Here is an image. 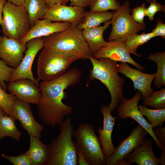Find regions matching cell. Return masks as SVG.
Wrapping results in <instances>:
<instances>
[{
    "label": "cell",
    "mask_w": 165,
    "mask_h": 165,
    "mask_svg": "<svg viewBox=\"0 0 165 165\" xmlns=\"http://www.w3.org/2000/svg\"><path fill=\"white\" fill-rule=\"evenodd\" d=\"M23 6L28 14L31 28L37 20L43 18L49 8L46 0H25Z\"/></svg>",
    "instance_id": "24"
},
{
    "label": "cell",
    "mask_w": 165,
    "mask_h": 165,
    "mask_svg": "<svg viewBox=\"0 0 165 165\" xmlns=\"http://www.w3.org/2000/svg\"><path fill=\"white\" fill-rule=\"evenodd\" d=\"M149 6L146 8L145 16L148 17L150 21L154 19L155 14L158 12L165 13V6L158 3L156 0H153L150 3Z\"/></svg>",
    "instance_id": "34"
},
{
    "label": "cell",
    "mask_w": 165,
    "mask_h": 165,
    "mask_svg": "<svg viewBox=\"0 0 165 165\" xmlns=\"http://www.w3.org/2000/svg\"><path fill=\"white\" fill-rule=\"evenodd\" d=\"M152 131L157 140L165 147V127H158L153 129Z\"/></svg>",
    "instance_id": "36"
},
{
    "label": "cell",
    "mask_w": 165,
    "mask_h": 165,
    "mask_svg": "<svg viewBox=\"0 0 165 165\" xmlns=\"http://www.w3.org/2000/svg\"><path fill=\"white\" fill-rule=\"evenodd\" d=\"M145 0L146 2L150 3L151 2L154 0Z\"/></svg>",
    "instance_id": "45"
},
{
    "label": "cell",
    "mask_w": 165,
    "mask_h": 165,
    "mask_svg": "<svg viewBox=\"0 0 165 165\" xmlns=\"http://www.w3.org/2000/svg\"><path fill=\"white\" fill-rule=\"evenodd\" d=\"M155 37L156 36L152 32L148 33L143 32L140 35L138 34V33H134L126 37L124 42L125 45L130 54H133L138 57H140L141 55L137 53L138 47Z\"/></svg>",
    "instance_id": "27"
},
{
    "label": "cell",
    "mask_w": 165,
    "mask_h": 165,
    "mask_svg": "<svg viewBox=\"0 0 165 165\" xmlns=\"http://www.w3.org/2000/svg\"><path fill=\"white\" fill-rule=\"evenodd\" d=\"M7 88L17 98L29 104H37L41 96L39 86L28 79L21 78L9 82Z\"/></svg>",
    "instance_id": "17"
},
{
    "label": "cell",
    "mask_w": 165,
    "mask_h": 165,
    "mask_svg": "<svg viewBox=\"0 0 165 165\" xmlns=\"http://www.w3.org/2000/svg\"><path fill=\"white\" fill-rule=\"evenodd\" d=\"M156 37L160 36L162 38H165V24L163 23L160 19H158L156 21V27L152 31Z\"/></svg>",
    "instance_id": "37"
},
{
    "label": "cell",
    "mask_w": 165,
    "mask_h": 165,
    "mask_svg": "<svg viewBox=\"0 0 165 165\" xmlns=\"http://www.w3.org/2000/svg\"><path fill=\"white\" fill-rule=\"evenodd\" d=\"M138 108L143 116L147 118L148 123L152 130L156 127L162 126L165 121V108L151 109L142 105H138Z\"/></svg>",
    "instance_id": "28"
},
{
    "label": "cell",
    "mask_w": 165,
    "mask_h": 165,
    "mask_svg": "<svg viewBox=\"0 0 165 165\" xmlns=\"http://www.w3.org/2000/svg\"><path fill=\"white\" fill-rule=\"evenodd\" d=\"M71 24L68 23L52 22L47 18L38 20L20 42L26 45L27 42L30 39L46 37L63 31L68 28Z\"/></svg>",
    "instance_id": "19"
},
{
    "label": "cell",
    "mask_w": 165,
    "mask_h": 165,
    "mask_svg": "<svg viewBox=\"0 0 165 165\" xmlns=\"http://www.w3.org/2000/svg\"><path fill=\"white\" fill-rule=\"evenodd\" d=\"M30 145L28 151L31 165H45L48 158L47 145L42 142L39 138L29 136Z\"/></svg>",
    "instance_id": "22"
},
{
    "label": "cell",
    "mask_w": 165,
    "mask_h": 165,
    "mask_svg": "<svg viewBox=\"0 0 165 165\" xmlns=\"http://www.w3.org/2000/svg\"><path fill=\"white\" fill-rule=\"evenodd\" d=\"M16 98L14 95L12 94L7 93L0 83V107L7 114L11 116H12Z\"/></svg>",
    "instance_id": "31"
},
{
    "label": "cell",
    "mask_w": 165,
    "mask_h": 165,
    "mask_svg": "<svg viewBox=\"0 0 165 165\" xmlns=\"http://www.w3.org/2000/svg\"><path fill=\"white\" fill-rule=\"evenodd\" d=\"M130 2L127 1L114 13L110 20L112 29L108 38L109 42L126 38L129 35L144 30L145 24L136 22L130 15Z\"/></svg>",
    "instance_id": "8"
},
{
    "label": "cell",
    "mask_w": 165,
    "mask_h": 165,
    "mask_svg": "<svg viewBox=\"0 0 165 165\" xmlns=\"http://www.w3.org/2000/svg\"><path fill=\"white\" fill-rule=\"evenodd\" d=\"M148 134L138 124L126 138L122 141L112 154L107 159L106 165H126L125 158L144 142Z\"/></svg>",
    "instance_id": "10"
},
{
    "label": "cell",
    "mask_w": 165,
    "mask_h": 165,
    "mask_svg": "<svg viewBox=\"0 0 165 165\" xmlns=\"http://www.w3.org/2000/svg\"><path fill=\"white\" fill-rule=\"evenodd\" d=\"M81 71L73 68L60 77L39 84L41 96L37 104L38 116L45 125L54 127L59 125L66 116L71 115L72 107L64 104V90L79 81Z\"/></svg>",
    "instance_id": "1"
},
{
    "label": "cell",
    "mask_w": 165,
    "mask_h": 165,
    "mask_svg": "<svg viewBox=\"0 0 165 165\" xmlns=\"http://www.w3.org/2000/svg\"><path fill=\"white\" fill-rule=\"evenodd\" d=\"M117 69L118 73L123 74L133 81L134 89L141 92L143 100L150 96L153 91L151 85L156 73H145L132 68L127 63L123 62L118 64Z\"/></svg>",
    "instance_id": "12"
},
{
    "label": "cell",
    "mask_w": 165,
    "mask_h": 165,
    "mask_svg": "<svg viewBox=\"0 0 165 165\" xmlns=\"http://www.w3.org/2000/svg\"><path fill=\"white\" fill-rule=\"evenodd\" d=\"M70 0H46V2L49 8L57 4L66 5Z\"/></svg>",
    "instance_id": "39"
},
{
    "label": "cell",
    "mask_w": 165,
    "mask_h": 165,
    "mask_svg": "<svg viewBox=\"0 0 165 165\" xmlns=\"http://www.w3.org/2000/svg\"><path fill=\"white\" fill-rule=\"evenodd\" d=\"M161 155L158 158L160 164L165 165V149L161 150Z\"/></svg>",
    "instance_id": "42"
},
{
    "label": "cell",
    "mask_w": 165,
    "mask_h": 165,
    "mask_svg": "<svg viewBox=\"0 0 165 165\" xmlns=\"http://www.w3.org/2000/svg\"><path fill=\"white\" fill-rule=\"evenodd\" d=\"M77 155L78 165H89L82 154L77 149Z\"/></svg>",
    "instance_id": "40"
},
{
    "label": "cell",
    "mask_w": 165,
    "mask_h": 165,
    "mask_svg": "<svg viewBox=\"0 0 165 165\" xmlns=\"http://www.w3.org/2000/svg\"><path fill=\"white\" fill-rule=\"evenodd\" d=\"M26 50V45L20 40L0 36V58L9 66L15 68L20 64Z\"/></svg>",
    "instance_id": "15"
},
{
    "label": "cell",
    "mask_w": 165,
    "mask_h": 165,
    "mask_svg": "<svg viewBox=\"0 0 165 165\" xmlns=\"http://www.w3.org/2000/svg\"><path fill=\"white\" fill-rule=\"evenodd\" d=\"M113 12H92L86 11L80 22L77 25L81 31L100 26L102 23L110 20Z\"/></svg>",
    "instance_id": "23"
},
{
    "label": "cell",
    "mask_w": 165,
    "mask_h": 165,
    "mask_svg": "<svg viewBox=\"0 0 165 165\" xmlns=\"http://www.w3.org/2000/svg\"><path fill=\"white\" fill-rule=\"evenodd\" d=\"M25 0H8V1L16 6H23Z\"/></svg>",
    "instance_id": "43"
},
{
    "label": "cell",
    "mask_w": 165,
    "mask_h": 165,
    "mask_svg": "<svg viewBox=\"0 0 165 165\" xmlns=\"http://www.w3.org/2000/svg\"><path fill=\"white\" fill-rule=\"evenodd\" d=\"M2 156L14 165H31L28 151L18 156H10L3 153Z\"/></svg>",
    "instance_id": "33"
},
{
    "label": "cell",
    "mask_w": 165,
    "mask_h": 165,
    "mask_svg": "<svg viewBox=\"0 0 165 165\" xmlns=\"http://www.w3.org/2000/svg\"><path fill=\"white\" fill-rule=\"evenodd\" d=\"M111 24L110 20L105 23L102 26L84 29L82 31L83 36L87 43L91 53L93 57L101 48L113 44L115 40L107 42L103 38L104 31Z\"/></svg>",
    "instance_id": "21"
},
{
    "label": "cell",
    "mask_w": 165,
    "mask_h": 165,
    "mask_svg": "<svg viewBox=\"0 0 165 165\" xmlns=\"http://www.w3.org/2000/svg\"><path fill=\"white\" fill-rule=\"evenodd\" d=\"M16 119L6 114L0 117V140L10 137L18 141L22 135L15 124Z\"/></svg>",
    "instance_id": "25"
},
{
    "label": "cell",
    "mask_w": 165,
    "mask_h": 165,
    "mask_svg": "<svg viewBox=\"0 0 165 165\" xmlns=\"http://www.w3.org/2000/svg\"><path fill=\"white\" fill-rule=\"evenodd\" d=\"M126 38L117 39L111 45L102 47L95 53L93 57L97 59L107 58L117 62L128 63L139 70L145 71V68L131 57L125 45Z\"/></svg>",
    "instance_id": "14"
},
{
    "label": "cell",
    "mask_w": 165,
    "mask_h": 165,
    "mask_svg": "<svg viewBox=\"0 0 165 165\" xmlns=\"http://www.w3.org/2000/svg\"><path fill=\"white\" fill-rule=\"evenodd\" d=\"M89 59L92 65L90 79L99 80L108 89L111 97L109 106L112 113L124 97L123 88L126 80L118 74L117 62L107 58L97 59L93 56Z\"/></svg>",
    "instance_id": "2"
},
{
    "label": "cell",
    "mask_w": 165,
    "mask_h": 165,
    "mask_svg": "<svg viewBox=\"0 0 165 165\" xmlns=\"http://www.w3.org/2000/svg\"><path fill=\"white\" fill-rule=\"evenodd\" d=\"M93 0H70V6H78L84 9L90 6Z\"/></svg>",
    "instance_id": "38"
},
{
    "label": "cell",
    "mask_w": 165,
    "mask_h": 165,
    "mask_svg": "<svg viewBox=\"0 0 165 165\" xmlns=\"http://www.w3.org/2000/svg\"><path fill=\"white\" fill-rule=\"evenodd\" d=\"M44 46L68 53L79 59L92 56L88 45L76 24L67 29L44 37Z\"/></svg>",
    "instance_id": "4"
},
{
    "label": "cell",
    "mask_w": 165,
    "mask_h": 165,
    "mask_svg": "<svg viewBox=\"0 0 165 165\" xmlns=\"http://www.w3.org/2000/svg\"><path fill=\"white\" fill-rule=\"evenodd\" d=\"M14 69L8 65L4 61L0 60V83L5 91L7 89L5 82H9Z\"/></svg>",
    "instance_id": "32"
},
{
    "label": "cell",
    "mask_w": 165,
    "mask_h": 165,
    "mask_svg": "<svg viewBox=\"0 0 165 165\" xmlns=\"http://www.w3.org/2000/svg\"><path fill=\"white\" fill-rule=\"evenodd\" d=\"M8 0H0V24L2 26V15L3 8Z\"/></svg>",
    "instance_id": "41"
},
{
    "label": "cell",
    "mask_w": 165,
    "mask_h": 165,
    "mask_svg": "<svg viewBox=\"0 0 165 165\" xmlns=\"http://www.w3.org/2000/svg\"><path fill=\"white\" fill-rule=\"evenodd\" d=\"M147 58L157 65V71L153 80V85L157 89H160L165 85V52L152 53Z\"/></svg>",
    "instance_id": "26"
},
{
    "label": "cell",
    "mask_w": 165,
    "mask_h": 165,
    "mask_svg": "<svg viewBox=\"0 0 165 165\" xmlns=\"http://www.w3.org/2000/svg\"><path fill=\"white\" fill-rule=\"evenodd\" d=\"M77 149L82 154L89 165H106L107 159L93 124H81L73 130Z\"/></svg>",
    "instance_id": "6"
},
{
    "label": "cell",
    "mask_w": 165,
    "mask_h": 165,
    "mask_svg": "<svg viewBox=\"0 0 165 165\" xmlns=\"http://www.w3.org/2000/svg\"><path fill=\"white\" fill-rule=\"evenodd\" d=\"M2 32L9 38L20 40L31 28L28 13L24 6H17L7 1L2 15Z\"/></svg>",
    "instance_id": "7"
},
{
    "label": "cell",
    "mask_w": 165,
    "mask_h": 165,
    "mask_svg": "<svg viewBox=\"0 0 165 165\" xmlns=\"http://www.w3.org/2000/svg\"><path fill=\"white\" fill-rule=\"evenodd\" d=\"M86 12L78 6L57 4L48 9L42 19L47 18L54 22L76 24L79 23Z\"/></svg>",
    "instance_id": "18"
},
{
    "label": "cell",
    "mask_w": 165,
    "mask_h": 165,
    "mask_svg": "<svg viewBox=\"0 0 165 165\" xmlns=\"http://www.w3.org/2000/svg\"><path fill=\"white\" fill-rule=\"evenodd\" d=\"M144 105L154 109L165 108V89L163 88L159 91H153L148 97L143 100Z\"/></svg>",
    "instance_id": "29"
},
{
    "label": "cell",
    "mask_w": 165,
    "mask_h": 165,
    "mask_svg": "<svg viewBox=\"0 0 165 165\" xmlns=\"http://www.w3.org/2000/svg\"><path fill=\"white\" fill-rule=\"evenodd\" d=\"M146 5L145 3L140 6H137L133 10L131 17L136 22L141 24H145L144 19L145 16Z\"/></svg>",
    "instance_id": "35"
},
{
    "label": "cell",
    "mask_w": 165,
    "mask_h": 165,
    "mask_svg": "<svg viewBox=\"0 0 165 165\" xmlns=\"http://www.w3.org/2000/svg\"><path fill=\"white\" fill-rule=\"evenodd\" d=\"M44 42L43 37L34 38L27 42L25 55L19 65L14 68L9 82L27 78L32 80L39 86V81L35 78L33 74L32 66L37 54L44 47Z\"/></svg>",
    "instance_id": "11"
},
{
    "label": "cell",
    "mask_w": 165,
    "mask_h": 165,
    "mask_svg": "<svg viewBox=\"0 0 165 165\" xmlns=\"http://www.w3.org/2000/svg\"><path fill=\"white\" fill-rule=\"evenodd\" d=\"M121 6L117 0H93L90 6L92 12H106L111 10L115 11Z\"/></svg>",
    "instance_id": "30"
},
{
    "label": "cell",
    "mask_w": 165,
    "mask_h": 165,
    "mask_svg": "<svg viewBox=\"0 0 165 165\" xmlns=\"http://www.w3.org/2000/svg\"><path fill=\"white\" fill-rule=\"evenodd\" d=\"M29 104L16 98L12 116L20 121L29 136L40 138L44 130L43 126L36 120Z\"/></svg>",
    "instance_id": "13"
},
{
    "label": "cell",
    "mask_w": 165,
    "mask_h": 165,
    "mask_svg": "<svg viewBox=\"0 0 165 165\" xmlns=\"http://www.w3.org/2000/svg\"><path fill=\"white\" fill-rule=\"evenodd\" d=\"M59 125L60 133L47 145L49 155L45 165H78L71 118L65 119Z\"/></svg>",
    "instance_id": "3"
},
{
    "label": "cell",
    "mask_w": 165,
    "mask_h": 165,
    "mask_svg": "<svg viewBox=\"0 0 165 165\" xmlns=\"http://www.w3.org/2000/svg\"><path fill=\"white\" fill-rule=\"evenodd\" d=\"M141 98V93L138 90L131 98L127 99L124 97L116 108L117 116L121 119L126 120L127 118H130L135 120L147 130L154 141L158 148L161 150L165 149V147L157 140L151 126L138 108V102Z\"/></svg>",
    "instance_id": "9"
},
{
    "label": "cell",
    "mask_w": 165,
    "mask_h": 165,
    "mask_svg": "<svg viewBox=\"0 0 165 165\" xmlns=\"http://www.w3.org/2000/svg\"><path fill=\"white\" fill-rule=\"evenodd\" d=\"M153 145L152 140L145 138L142 144L127 156L125 159L126 165L133 163L138 165H159L158 158L153 151Z\"/></svg>",
    "instance_id": "20"
},
{
    "label": "cell",
    "mask_w": 165,
    "mask_h": 165,
    "mask_svg": "<svg viewBox=\"0 0 165 165\" xmlns=\"http://www.w3.org/2000/svg\"><path fill=\"white\" fill-rule=\"evenodd\" d=\"M79 59L71 54L44 47L37 60V80L48 81L66 72L71 65Z\"/></svg>",
    "instance_id": "5"
},
{
    "label": "cell",
    "mask_w": 165,
    "mask_h": 165,
    "mask_svg": "<svg viewBox=\"0 0 165 165\" xmlns=\"http://www.w3.org/2000/svg\"><path fill=\"white\" fill-rule=\"evenodd\" d=\"M6 114L5 112L0 107V117L3 115Z\"/></svg>",
    "instance_id": "44"
},
{
    "label": "cell",
    "mask_w": 165,
    "mask_h": 165,
    "mask_svg": "<svg viewBox=\"0 0 165 165\" xmlns=\"http://www.w3.org/2000/svg\"><path fill=\"white\" fill-rule=\"evenodd\" d=\"M101 112L103 117V126H99L97 132L99 134L98 138L102 147L105 156L107 159L114 152L115 148L112 139V134L113 127L115 124V120L117 116L113 117L108 105L101 106Z\"/></svg>",
    "instance_id": "16"
}]
</instances>
